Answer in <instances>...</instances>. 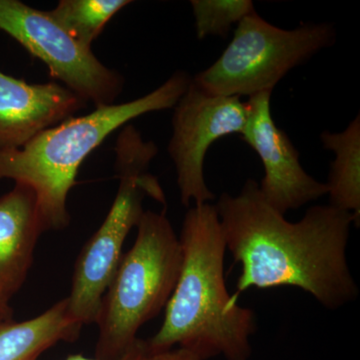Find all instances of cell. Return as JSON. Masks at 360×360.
<instances>
[{"instance_id":"4","label":"cell","mask_w":360,"mask_h":360,"mask_svg":"<svg viewBox=\"0 0 360 360\" xmlns=\"http://www.w3.org/2000/svg\"><path fill=\"white\" fill-rule=\"evenodd\" d=\"M132 248L122 255L104 293L96 323V357L118 360L146 322L165 309L182 264L179 236L165 212H144Z\"/></svg>"},{"instance_id":"6","label":"cell","mask_w":360,"mask_h":360,"mask_svg":"<svg viewBox=\"0 0 360 360\" xmlns=\"http://www.w3.org/2000/svg\"><path fill=\"white\" fill-rule=\"evenodd\" d=\"M330 23L304 25L283 30L257 11L236 25L231 44L217 60L193 78L202 91L219 96L272 94L290 70L335 44Z\"/></svg>"},{"instance_id":"1","label":"cell","mask_w":360,"mask_h":360,"mask_svg":"<svg viewBox=\"0 0 360 360\" xmlns=\"http://www.w3.org/2000/svg\"><path fill=\"white\" fill-rule=\"evenodd\" d=\"M214 206L226 250L241 267L233 300L250 288L283 286L300 288L330 310L356 300L347 255L356 226L352 213L314 205L297 222L288 221L265 201L255 179L238 195L222 193Z\"/></svg>"},{"instance_id":"11","label":"cell","mask_w":360,"mask_h":360,"mask_svg":"<svg viewBox=\"0 0 360 360\" xmlns=\"http://www.w3.org/2000/svg\"><path fill=\"white\" fill-rule=\"evenodd\" d=\"M41 233L34 191L15 184L0 196V292L8 300L25 284Z\"/></svg>"},{"instance_id":"15","label":"cell","mask_w":360,"mask_h":360,"mask_svg":"<svg viewBox=\"0 0 360 360\" xmlns=\"http://www.w3.org/2000/svg\"><path fill=\"white\" fill-rule=\"evenodd\" d=\"M191 4L198 39L225 37L232 26L257 11L250 0H193Z\"/></svg>"},{"instance_id":"5","label":"cell","mask_w":360,"mask_h":360,"mask_svg":"<svg viewBox=\"0 0 360 360\" xmlns=\"http://www.w3.org/2000/svg\"><path fill=\"white\" fill-rule=\"evenodd\" d=\"M158 146L146 141L132 125H125L115 146L117 193L99 229L85 243L75 262L70 295L66 297L72 319L82 326L96 323L104 293L122 258L125 239L143 214L146 196L165 205L158 179L149 174Z\"/></svg>"},{"instance_id":"10","label":"cell","mask_w":360,"mask_h":360,"mask_svg":"<svg viewBox=\"0 0 360 360\" xmlns=\"http://www.w3.org/2000/svg\"><path fill=\"white\" fill-rule=\"evenodd\" d=\"M85 106L65 85L28 84L0 71V150L21 148Z\"/></svg>"},{"instance_id":"9","label":"cell","mask_w":360,"mask_h":360,"mask_svg":"<svg viewBox=\"0 0 360 360\" xmlns=\"http://www.w3.org/2000/svg\"><path fill=\"white\" fill-rule=\"evenodd\" d=\"M270 96L262 92L245 101L248 120L240 135L264 165L260 193L271 207L285 215L328 195V187L303 169L297 149L272 118Z\"/></svg>"},{"instance_id":"8","label":"cell","mask_w":360,"mask_h":360,"mask_svg":"<svg viewBox=\"0 0 360 360\" xmlns=\"http://www.w3.org/2000/svg\"><path fill=\"white\" fill-rule=\"evenodd\" d=\"M248 105L238 96H212L191 79L174 108L168 153L176 169L180 200L184 206L214 200L205 177V160L210 146L221 137L241 134Z\"/></svg>"},{"instance_id":"17","label":"cell","mask_w":360,"mask_h":360,"mask_svg":"<svg viewBox=\"0 0 360 360\" xmlns=\"http://www.w3.org/2000/svg\"><path fill=\"white\" fill-rule=\"evenodd\" d=\"M144 360H201L198 355L184 349V348H172L158 352H148Z\"/></svg>"},{"instance_id":"16","label":"cell","mask_w":360,"mask_h":360,"mask_svg":"<svg viewBox=\"0 0 360 360\" xmlns=\"http://www.w3.org/2000/svg\"><path fill=\"white\" fill-rule=\"evenodd\" d=\"M149 350L148 347V342L146 340H136V342L132 345L131 348L127 352L122 359L118 360H144L146 356H148ZM65 360H98L96 359H89V357H85L84 355L82 354H73L70 355L68 359Z\"/></svg>"},{"instance_id":"14","label":"cell","mask_w":360,"mask_h":360,"mask_svg":"<svg viewBox=\"0 0 360 360\" xmlns=\"http://www.w3.org/2000/svg\"><path fill=\"white\" fill-rule=\"evenodd\" d=\"M130 4L129 0H60L49 13L73 39L91 49L112 16Z\"/></svg>"},{"instance_id":"2","label":"cell","mask_w":360,"mask_h":360,"mask_svg":"<svg viewBox=\"0 0 360 360\" xmlns=\"http://www.w3.org/2000/svg\"><path fill=\"white\" fill-rule=\"evenodd\" d=\"M182 264L160 330L146 340L150 352L179 347L201 360H248L257 319L229 295L224 279L226 245L217 208L194 205L179 236Z\"/></svg>"},{"instance_id":"12","label":"cell","mask_w":360,"mask_h":360,"mask_svg":"<svg viewBox=\"0 0 360 360\" xmlns=\"http://www.w3.org/2000/svg\"><path fill=\"white\" fill-rule=\"evenodd\" d=\"M84 326L72 319L66 298L28 321L0 323V360H39L59 342H75Z\"/></svg>"},{"instance_id":"13","label":"cell","mask_w":360,"mask_h":360,"mask_svg":"<svg viewBox=\"0 0 360 360\" xmlns=\"http://www.w3.org/2000/svg\"><path fill=\"white\" fill-rule=\"evenodd\" d=\"M323 148L335 153L326 182L329 205L352 213L360 224V115L341 132L323 131Z\"/></svg>"},{"instance_id":"3","label":"cell","mask_w":360,"mask_h":360,"mask_svg":"<svg viewBox=\"0 0 360 360\" xmlns=\"http://www.w3.org/2000/svg\"><path fill=\"white\" fill-rule=\"evenodd\" d=\"M191 79L186 71L177 70L146 96L72 116L39 132L20 148L0 150V179L13 180L34 191L44 232L63 231L70 222L68 194L87 156L135 118L174 108Z\"/></svg>"},{"instance_id":"18","label":"cell","mask_w":360,"mask_h":360,"mask_svg":"<svg viewBox=\"0 0 360 360\" xmlns=\"http://www.w3.org/2000/svg\"><path fill=\"white\" fill-rule=\"evenodd\" d=\"M13 310L11 307V300L0 292V323L13 321Z\"/></svg>"},{"instance_id":"7","label":"cell","mask_w":360,"mask_h":360,"mask_svg":"<svg viewBox=\"0 0 360 360\" xmlns=\"http://www.w3.org/2000/svg\"><path fill=\"white\" fill-rule=\"evenodd\" d=\"M0 30L46 65L51 77L96 108L111 105L124 86L110 70L66 32L49 11L20 0H0Z\"/></svg>"}]
</instances>
